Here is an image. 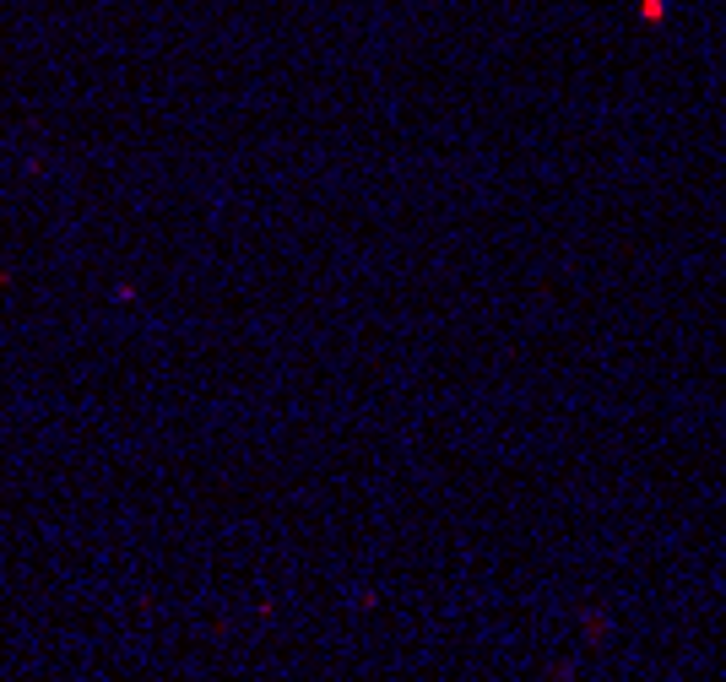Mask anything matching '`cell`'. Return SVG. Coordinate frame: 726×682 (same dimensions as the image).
I'll return each instance as SVG.
<instances>
[{
	"label": "cell",
	"mask_w": 726,
	"mask_h": 682,
	"mask_svg": "<svg viewBox=\"0 0 726 682\" xmlns=\"http://www.w3.org/2000/svg\"><path fill=\"white\" fill-rule=\"evenodd\" d=\"M662 16H667V0H640V22H651V27H656Z\"/></svg>",
	"instance_id": "cell-1"
},
{
	"label": "cell",
	"mask_w": 726,
	"mask_h": 682,
	"mask_svg": "<svg viewBox=\"0 0 726 682\" xmlns=\"http://www.w3.org/2000/svg\"><path fill=\"white\" fill-rule=\"evenodd\" d=\"M585 634H591V639H602V634H607V618H602V612H591V618H585Z\"/></svg>",
	"instance_id": "cell-2"
}]
</instances>
